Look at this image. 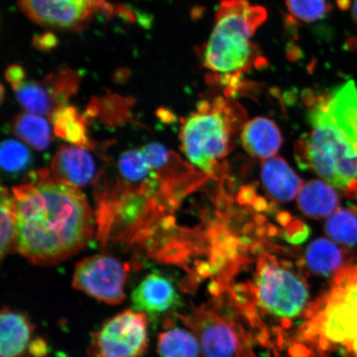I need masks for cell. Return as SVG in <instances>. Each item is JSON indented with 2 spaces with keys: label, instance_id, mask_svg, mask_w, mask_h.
<instances>
[{
  "label": "cell",
  "instance_id": "7",
  "mask_svg": "<svg viewBox=\"0 0 357 357\" xmlns=\"http://www.w3.org/2000/svg\"><path fill=\"white\" fill-rule=\"evenodd\" d=\"M247 120L243 107L229 98L200 101L182 124L181 149L201 172L214 175L220 160L229 153Z\"/></svg>",
  "mask_w": 357,
  "mask_h": 357
},
{
  "label": "cell",
  "instance_id": "25",
  "mask_svg": "<svg viewBox=\"0 0 357 357\" xmlns=\"http://www.w3.org/2000/svg\"><path fill=\"white\" fill-rule=\"evenodd\" d=\"M118 171L120 178L132 184H140L155 175L154 169L147 164L141 149L124 151L119 159Z\"/></svg>",
  "mask_w": 357,
  "mask_h": 357
},
{
  "label": "cell",
  "instance_id": "11",
  "mask_svg": "<svg viewBox=\"0 0 357 357\" xmlns=\"http://www.w3.org/2000/svg\"><path fill=\"white\" fill-rule=\"evenodd\" d=\"M79 75L73 70L64 69L48 75L42 82H26L15 89L17 101L26 112L34 114L51 116L66 105L77 92Z\"/></svg>",
  "mask_w": 357,
  "mask_h": 357
},
{
  "label": "cell",
  "instance_id": "13",
  "mask_svg": "<svg viewBox=\"0 0 357 357\" xmlns=\"http://www.w3.org/2000/svg\"><path fill=\"white\" fill-rule=\"evenodd\" d=\"M133 310L156 318L181 305L175 285L171 279L160 273H153L137 285L132 294Z\"/></svg>",
  "mask_w": 357,
  "mask_h": 357
},
{
  "label": "cell",
  "instance_id": "28",
  "mask_svg": "<svg viewBox=\"0 0 357 357\" xmlns=\"http://www.w3.org/2000/svg\"><path fill=\"white\" fill-rule=\"evenodd\" d=\"M293 19L303 22H314L323 20L332 10L327 0H285Z\"/></svg>",
  "mask_w": 357,
  "mask_h": 357
},
{
  "label": "cell",
  "instance_id": "31",
  "mask_svg": "<svg viewBox=\"0 0 357 357\" xmlns=\"http://www.w3.org/2000/svg\"><path fill=\"white\" fill-rule=\"evenodd\" d=\"M48 351V346L46 341L41 337H35L29 347V357H45Z\"/></svg>",
  "mask_w": 357,
  "mask_h": 357
},
{
  "label": "cell",
  "instance_id": "27",
  "mask_svg": "<svg viewBox=\"0 0 357 357\" xmlns=\"http://www.w3.org/2000/svg\"><path fill=\"white\" fill-rule=\"evenodd\" d=\"M0 162L4 172L20 174L32 162V154L22 142L15 139L4 140L0 149Z\"/></svg>",
  "mask_w": 357,
  "mask_h": 357
},
{
  "label": "cell",
  "instance_id": "10",
  "mask_svg": "<svg viewBox=\"0 0 357 357\" xmlns=\"http://www.w3.org/2000/svg\"><path fill=\"white\" fill-rule=\"evenodd\" d=\"M128 265L109 255L84 259L75 266L73 285L96 300L115 305L125 298Z\"/></svg>",
  "mask_w": 357,
  "mask_h": 357
},
{
  "label": "cell",
  "instance_id": "16",
  "mask_svg": "<svg viewBox=\"0 0 357 357\" xmlns=\"http://www.w3.org/2000/svg\"><path fill=\"white\" fill-rule=\"evenodd\" d=\"M241 141L247 153L263 160L273 158L282 145L280 129L272 120L259 117L245 123Z\"/></svg>",
  "mask_w": 357,
  "mask_h": 357
},
{
  "label": "cell",
  "instance_id": "29",
  "mask_svg": "<svg viewBox=\"0 0 357 357\" xmlns=\"http://www.w3.org/2000/svg\"><path fill=\"white\" fill-rule=\"evenodd\" d=\"M6 77L13 89H17L26 82V73L24 67L17 64L8 66L6 71Z\"/></svg>",
  "mask_w": 357,
  "mask_h": 357
},
{
  "label": "cell",
  "instance_id": "23",
  "mask_svg": "<svg viewBox=\"0 0 357 357\" xmlns=\"http://www.w3.org/2000/svg\"><path fill=\"white\" fill-rule=\"evenodd\" d=\"M342 259L341 250L326 238L314 240L305 253V261L310 269L314 273L324 276H330L337 271Z\"/></svg>",
  "mask_w": 357,
  "mask_h": 357
},
{
  "label": "cell",
  "instance_id": "18",
  "mask_svg": "<svg viewBox=\"0 0 357 357\" xmlns=\"http://www.w3.org/2000/svg\"><path fill=\"white\" fill-rule=\"evenodd\" d=\"M326 101L335 120L346 134L357 153V87L348 82L330 93Z\"/></svg>",
  "mask_w": 357,
  "mask_h": 357
},
{
  "label": "cell",
  "instance_id": "6",
  "mask_svg": "<svg viewBox=\"0 0 357 357\" xmlns=\"http://www.w3.org/2000/svg\"><path fill=\"white\" fill-rule=\"evenodd\" d=\"M310 131L297 142L296 160L330 185L346 190L357 178V153L339 127L326 102L324 93H305Z\"/></svg>",
  "mask_w": 357,
  "mask_h": 357
},
{
  "label": "cell",
  "instance_id": "15",
  "mask_svg": "<svg viewBox=\"0 0 357 357\" xmlns=\"http://www.w3.org/2000/svg\"><path fill=\"white\" fill-rule=\"evenodd\" d=\"M52 174L65 184L78 187L89 184L95 176L96 163L86 149L61 146L52 160Z\"/></svg>",
  "mask_w": 357,
  "mask_h": 357
},
{
  "label": "cell",
  "instance_id": "30",
  "mask_svg": "<svg viewBox=\"0 0 357 357\" xmlns=\"http://www.w3.org/2000/svg\"><path fill=\"white\" fill-rule=\"evenodd\" d=\"M58 40L56 36L52 33H44L38 36L33 40V44L36 47L42 51H50L57 45Z\"/></svg>",
  "mask_w": 357,
  "mask_h": 357
},
{
  "label": "cell",
  "instance_id": "19",
  "mask_svg": "<svg viewBox=\"0 0 357 357\" xmlns=\"http://www.w3.org/2000/svg\"><path fill=\"white\" fill-rule=\"evenodd\" d=\"M338 204V195L333 186L319 180L307 182L298 195V208L306 216L312 218L332 215Z\"/></svg>",
  "mask_w": 357,
  "mask_h": 357
},
{
  "label": "cell",
  "instance_id": "14",
  "mask_svg": "<svg viewBox=\"0 0 357 357\" xmlns=\"http://www.w3.org/2000/svg\"><path fill=\"white\" fill-rule=\"evenodd\" d=\"M35 326L24 312L6 307L0 317V357H29Z\"/></svg>",
  "mask_w": 357,
  "mask_h": 357
},
{
  "label": "cell",
  "instance_id": "24",
  "mask_svg": "<svg viewBox=\"0 0 357 357\" xmlns=\"http://www.w3.org/2000/svg\"><path fill=\"white\" fill-rule=\"evenodd\" d=\"M327 234L337 243L355 247L357 245V217L347 209H338L325 225Z\"/></svg>",
  "mask_w": 357,
  "mask_h": 357
},
{
  "label": "cell",
  "instance_id": "8",
  "mask_svg": "<svg viewBox=\"0 0 357 357\" xmlns=\"http://www.w3.org/2000/svg\"><path fill=\"white\" fill-rule=\"evenodd\" d=\"M217 296L186 314H173L194 333L204 357H258L255 335L233 297L227 301Z\"/></svg>",
  "mask_w": 357,
  "mask_h": 357
},
{
  "label": "cell",
  "instance_id": "32",
  "mask_svg": "<svg viewBox=\"0 0 357 357\" xmlns=\"http://www.w3.org/2000/svg\"><path fill=\"white\" fill-rule=\"evenodd\" d=\"M352 17H354V21L357 25V0H354V3H352Z\"/></svg>",
  "mask_w": 357,
  "mask_h": 357
},
{
  "label": "cell",
  "instance_id": "17",
  "mask_svg": "<svg viewBox=\"0 0 357 357\" xmlns=\"http://www.w3.org/2000/svg\"><path fill=\"white\" fill-rule=\"evenodd\" d=\"M261 178L267 192L281 202L296 199L303 186L300 177L280 158L268 159L262 163Z\"/></svg>",
  "mask_w": 357,
  "mask_h": 357
},
{
  "label": "cell",
  "instance_id": "1",
  "mask_svg": "<svg viewBox=\"0 0 357 357\" xmlns=\"http://www.w3.org/2000/svg\"><path fill=\"white\" fill-rule=\"evenodd\" d=\"M15 251L33 264L52 265L82 250L96 222L86 196L51 172H34L12 192Z\"/></svg>",
  "mask_w": 357,
  "mask_h": 357
},
{
  "label": "cell",
  "instance_id": "22",
  "mask_svg": "<svg viewBox=\"0 0 357 357\" xmlns=\"http://www.w3.org/2000/svg\"><path fill=\"white\" fill-rule=\"evenodd\" d=\"M11 128L15 135L38 151L47 149L52 142L50 124L43 116L29 113L17 114Z\"/></svg>",
  "mask_w": 357,
  "mask_h": 357
},
{
  "label": "cell",
  "instance_id": "20",
  "mask_svg": "<svg viewBox=\"0 0 357 357\" xmlns=\"http://www.w3.org/2000/svg\"><path fill=\"white\" fill-rule=\"evenodd\" d=\"M53 131L71 146L84 149H93V142L89 137L87 119L74 106L66 105L50 116Z\"/></svg>",
  "mask_w": 357,
  "mask_h": 357
},
{
  "label": "cell",
  "instance_id": "4",
  "mask_svg": "<svg viewBox=\"0 0 357 357\" xmlns=\"http://www.w3.org/2000/svg\"><path fill=\"white\" fill-rule=\"evenodd\" d=\"M266 17L265 8L249 0H220L215 24L201 57L213 82L225 89L229 99L242 89L245 74L266 63L252 41Z\"/></svg>",
  "mask_w": 357,
  "mask_h": 357
},
{
  "label": "cell",
  "instance_id": "12",
  "mask_svg": "<svg viewBox=\"0 0 357 357\" xmlns=\"http://www.w3.org/2000/svg\"><path fill=\"white\" fill-rule=\"evenodd\" d=\"M19 3L31 20L58 29H82L95 13L78 0H19Z\"/></svg>",
  "mask_w": 357,
  "mask_h": 357
},
{
  "label": "cell",
  "instance_id": "2",
  "mask_svg": "<svg viewBox=\"0 0 357 357\" xmlns=\"http://www.w3.org/2000/svg\"><path fill=\"white\" fill-rule=\"evenodd\" d=\"M231 293L259 345L275 356L287 345L294 321L305 314L309 289L305 280L270 256L259 259L252 284Z\"/></svg>",
  "mask_w": 357,
  "mask_h": 357
},
{
  "label": "cell",
  "instance_id": "5",
  "mask_svg": "<svg viewBox=\"0 0 357 357\" xmlns=\"http://www.w3.org/2000/svg\"><path fill=\"white\" fill-rule=\"evenodd\" d=\"M287 345L292 357H326L357 341V266L342 267L331 288L307 307Z\"/></svg>",
  "mask_w": 357,
  "mask_h": 357
},
{
  "label": "cell",
  "instance_id": "21",
  "mask_svg": "<svg viewBox=\"0 0 357 357\" xmlns=\"http://www.w3.org/2000/svg\"><path fill=\"white\" fill-rule=\"evenodd\" d=\"M164 327L166 330L158 338V352L160 357H199V343L193 333L175 327L169 318L165 319Z\"/></svg>",
  "mask_w": 357,
  "mask_h": 357
},
{
  "label": "cell",
  "instance_id": "3",
  "mask_svg": "<svg viewBox=\"0 0 357 357\" xmlns=\"http://www.w3.org/2000/svg\"><path fill=\"white\" fill-rule=\"evenodd\" d=\"M97 238L109 245H147L162 229L169 209L158 176L140 184L98 178Z\"/></svg>",
  "mask_w": 357,
  "mask_h": 357
},
{
  "label": "cell",
  "instance_id": "26",
  "mask_svg": "<svg viewBox=\"0 0 357 357\" xmlns=\"http://www.w3.org/2000/svg\"><path fill=\"white\" fill-rule=\"evenodd\" d=\"M0 218H1L0 253H1V260H3L4 257L15 250V213L13 195L3 185L1 187Z\"/></svg>",
  "mask_w": 357,
  "mask_h": 357
},
{
  "label": "cell",
  "instance_id": "9",
  "mask_svg": "<svg viewBox=\"0 0 357 357\" xmlns=\"http://www.w3.org/2000/svg\"><path fill=\"white\" fill-rule=\"evenodd\" d=\"M149 317L124 310L106 319L91 335L88 357H145L149 350Z\"/></svg>",
  "mask_w": 357,
  "mask_h": 357
}]
</instances>
